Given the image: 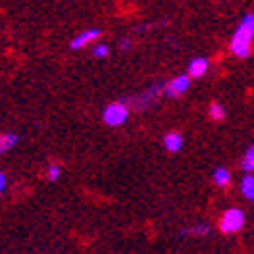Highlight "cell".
Masks as SVG:
<instances>
[{
	"label": "cell",
	"instance_id": "1",
	"mask_svg": "<svg viewBox=\"0 0 254 254\" xmlns=\"http://www.w3.org/2000/svg\"><path fill=\"white\" fill-rule=\"evenodd\" d=\"M252 40H254V13H248L242 17L234 36H231L229 42L231 55L238 59H248L252 52Z\"/></svg>",
	"mask_w": 254,
	"mask_h": 254
},
{
	"label": "cell",
	"instance_id": "2",
	"mask_svg": "<svg viewBox=\"0 0 254 254\" xmlns=\"http://www.w3.org/2000/svg\"><path fill=\"white\" fill-rule=\"evenodd\" d=\"M129 117V107H127V100H117V102H111L104 107L102 111V121L107 123L109 127H119L127 121Z\"/></svg>",
	"mask_w": 254,
	"mask_h": 254
},
{
	"label": "cell",
	"instance_id": "3",
	"mask_svg": "<svg viewBox=\"0 0 254 254\" xmlns=\"http://www.w3.org/2000/svg\"><path fill=\"white\" fill-rule=\"evenodd\" d=\"M246 223V215H244V210H240V208H227L223 215H221L219 219V229L223 231V234H238V231L244 227Z\"/></svg>",
	"mask_w": 254,
	"mask_h": 254
},
{
	"label": "cell",
	"instance_id": "4",
	"mask_svg": "<svg viewBox=\"0 0 254 254\" xmlns=\"http://www.w3.org/2000/svg\"><path fill=\"white\" fill-rule=\"evenodd\" d=\"M190 83H192V77L188 75H177L173 77L171 81H167L165 83V96L167 98H179V96H184V94L190 90Z\"/></svg>",
	"mask_w": 254,
	"mask_h": 254
},
{
	"label": "cell",
	"instance_id": "5",
	"mask_svg": "<svg viewBox=\"0 0 254 254\" xmlns=\"http://www.w3.org/2000/svg\"><path fill=\"white\" fill-rule=\"evenodd\" d=\"M161 94H165V86L163 83H154L152 88H148L144 94H140V96H135V98H131L129 102L133 104L135 109H146V107H150V104L161 96Z\"/></svg>",
	"mask_w": 254,
	"mask_h": 254
},
{
	"label": "cell",
	"instance_id": "6",
	"mask_svg": "<svg viewBox=\"0 0 254 254\" xmlns=\"http://www.w3.org/2000/svg\"><path fill=\"white\" fill-rule=\"evenodd\" d=\"M100 34H102V31L96 29V27L86 29V31H79V34L69 42V48H71V50H81V48H86V46L94 44V42L100 38Z\"/></svg>",
	"mask_w": 254,
	"mask_h": 254
},
{
	"label": "cell",
	"instance_id": "7",
	"mask_svg": "<svg viewBox=\"0 0 254 254\" xmlns=\"http://www.w3.org/2000/svg\"><path fill=\"white\" fill-rule=\"evenodd\" d=\"M208 59L204 57H198V59H192L190 61V65H188V75L192 77V79H200L202 75H206V71H208Z\"/></svg>",
	"mask_w": 254,
	"mask_h": 254
},
{
	"label": "cell",
	"instance_id": "8",
	"mask_svg": "<svg viewBox=\"0 0 254 254\" xmlns=\"http://www.w3.org/2000/svg\"><path fill=\"white\" fill-rule=\"evenodd\" d=\"M163 144H165V148L169 152H179V150H182V146H184V135L177 133V131H171V133L165 135Z\"/></svg>",
	"mask_w": 254,
	"mask_h": 254
},
{
	"label": "cell",
	"instance_id": "9",
	"mask_svg": "<svg viewBox=\"0 0 254 254\" xmlns=\"http://www.w3.org/2000/svg\"><path fill=\"white\" fill-rule=\"evenodd\" d=\"M240 192L242 196H244L246 200H250V202H254V175L248 173L242 177V182H240Z\"/></svg>",
	"mask_w": 254,
	"mask_h": 254
},
{
	"label": "cell",
	"instance_id": "10",
	"mask_svg": "<svg viewBox=\"0 0 254 254\" xmlns=\"http://www.w3.org/2000/svg\"><path fill=\"white\" fill-rule=\"evenodd\" d=\"M213 182L219 188H227L231 184V173L227 171L225 167H219V169H215V173H213Z\"/></svg>",
	"mask_w": 254,
	"mask_h": 254
},
{
	"label": "cell",
	"instance_id": "11",
	"mask_svg": "<svg viewBox=\"0 0 254 254\" xmlns=\"http://www.w3.org/2000/svg\"><path fill=\"white\" fill-rule=\"evenodd\" d=\"M208 234H210V227L204 225V223L192 225V227H188V229L182 231V236H186V238H204V236H208Z\"/></svg>",
	"mask_w": 254,
	"mask_h": 254
},
{
	"label": "cell",
	"instance_id": "12",
	"mask_svg": "<svg viewBox=\"0 0 254 254\" xmlns=\"http://www.w3.org/2000/svg\"><path fill=\"white\" fill-rule=\"evenodd\" d=\"M17 142H19V137L15 133H2V135H0V154L8 152Z\"/></svg>",
	"mask_w": 254,
	"mask_h": 254
},
{
	"label": "cell",
	"instance_id": "13",
	"mask_svg": "<svg viewBox=\"0 0 254 254\" xmlns=\"http://www.w3.org/2000/svg\"><path fill=\"white\" fill-rule=\"evenodd\" d=\"M208 115H210V119L213 121H223L225 119V107L223 104H219V102H213L208 107Z\"/></svg>",
	"mask_w": 254,
	"mask_h": 254
},
{
	"label": "cell",
	"instance_id": "14",
	"mask_svg": "<svg viewBox=\"0 0 254 254\" xmlns=\"http://www.w3.org/2000/svg\"><path fill=\"white\" fill-rule=\"evenodd\" d=\"M242 169H244L246 173H254V146H250L244 158H242Z\"/></svg>",
	"mask_w": 254,
	"mask_h": 254
},
{
	"label": "cell",
	"instance_id": "15",
	"mask_svg": "<svg viewBox=\"0 0 254 254\" xmlns=\"http://www.w3.org/2000/svg\"><path fill=\"white\" fill-rule=\"evenodd\" d=\"M109 52H111V48L107 44H96V46H94V57H96V59H107Z\"/></svg>",
	"mask_w": 254,
	"mask_h": 254
},
{
	"label": "cell",
	"instance_id": "16",
	"mask_svg": "<svg viewBox=\"0 0 254 254\" xmlns=\"http://www.w3.org/2000/svg\"><path fill=\"white\" fill-rule=\"evenodd\" d=\"M46 175H48V179H50V182H57V179L61 177V167H59V165H50V167H48V173H46Z\"/></svg>",
	"mask_w": 254,
	"mask_h": 254
},
{
	"label": "cell",
	"instance_id": "17",
	"mask_svg": "<svg viewBox=\"0 0 254 254\" xmlns=\"http://www.w3.org/2000/svg\"><path fill=\"white\" fill-rule=\"evenodd\" d=\"M119 48H121L123 52H127V50L131 48V40H129V38H123V40L119 42Z\"/></svg>",
	"mask_w": 254,
	"mask_h": 254
},
{
	"label": "cell",
	"instance_id": "18",
	"mask_svg": "<svg viewBox=\"0 0 254 254\" xmlns=\"http://www.w3.org/2000/svg\"><path fill=\"white\" fill-rule=\"evenodd\" d=\"M4 186H6V175L0 173V190H4Z\"/></svg>",
	"mask_w": 254,
	"mask_h": 254
},
{
	"label": "cell",
	"instance_id": "19",
	"mask_svg": "<svg viewBox=\"0 0 254 254\" xmlns=\"http://www.w3.org/2000/svg\"><path fill=\"white\" fill-rule=\"evenodd\" d=\"M0 194H2V190H0Z\"/></svg>",
	"mask_w": 254,
	"mask_h": 254
}]
</instances>
